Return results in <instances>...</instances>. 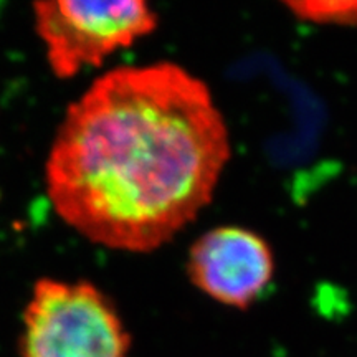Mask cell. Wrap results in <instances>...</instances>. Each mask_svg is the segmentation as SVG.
Segmentation results:
<instances>
[{"label": "cell", "mask_w": 357, "mask_h": 357, "mask_svg": "<svg viewBox=\"0 0 357 357\" xmlns=\"http://www.w3.org/2000/svg\"><path fill=\"white\" fill-rule=\"evenodd\" d=\"M229 159V129L202 79L167 61L121 66L68 106L45 181L71 229L144 253L199 215Z\"/></svg>", "instance_id": "cell-1"}, {"label": "cell", "mask_w": 357, "mask_h": 357, "mask_svg": "<svg viewBox=\"0 0 357 357\" xmlns=\"http://www.w3.org/2000/svg\"><path fill=\"white\" fill-rule=\"evenodd\" d=\"M20 357H128L131 336L89 281L42 278L24 312Z\"/></svg>", "instance_id": "cell-2"}, {"label": "cell", "mask_w": 357, "mask_h": 357, "mask_svg": "<svg viewBox=\"0 0 357 357\" xmlns=\"http://www.w3.org/2000/svg\"><path fill=\"white\" fill-rule=\"evenodd\" d=\"M33 17L48 63L58 78L75 77L86 66H100L105 58L131 47L158 25V13L142 0L37 2Z\"/></svg>", "instance_id": "cell-3"}, {"label": "cell", "mask_w": 357, "mask_h": 357, "mask_svg": "<svg viewBox=\"0 0 357 357\" xmlns=\"http://www.w3.org/2000/svg\"><path fill=\"white\" fill-rule=\"evenodd\" d=\"M187 275L213 301L247 310L261 300L273 281V252L257 231L217 227L192 245Z\"/></svg>", "instance_id": "cell-4"}, {"label": "cell", "mask_w": 357, "mask_h": 357, "mask_svg": "<svg viewBox=\"0 0 357 357\" xmlns=\"http://www.w3.org/2000/svg\"><path fill=\"white\" fill-rule=\"evenodd\" d=\"M296 19L318 25L357 26V2H288Z\"/></svg>", "instance_id": "cell-5"}]
</instances>
